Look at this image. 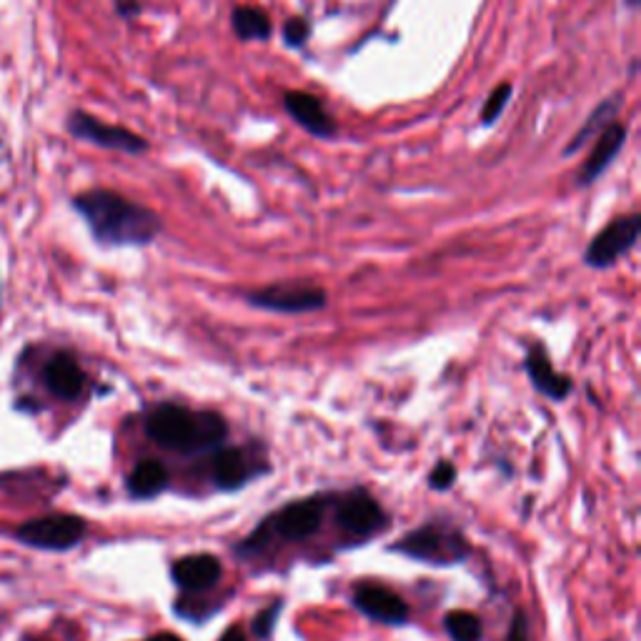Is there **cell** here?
Instances as JSON below:
<instances>
[{
  "mask_svg": "<svg viewBox=\"0 0 641 641\" xmlns=\"http://www.w3.org/2000/svg\"><path fill=\"white\" fill-rule=\"evenodd\" d=\"M73 209L83 216L101 246H148L164 231V221L156 211L108 188L78 193L73 198Z\"/></svg>",
  "mask_w": 641,
  "mask_h": 641,
  "instance_id": "6da1fadb",
  "label": "cell"
},
{
  "mask_svg": "<svg viewBox=\"0 0 641 641\" xmlns=\"http://www.w3.org/2000/svg\"><path fill=\"white\" fill-rule=\"evenodd\" d=\"M146 433L158 446L191 456L219 449L229 437V423L216 411H191L178 403H160L148 413Z\"/></svg>",
  "mask_w": 641,
  "mask_h": 641,
  "instance_id": "7a4b0ae2",
  "label": "cell"
},
{
  "mask_svg": "<svg viewBox=\"0 0 641 641\" xmlns=\"http://www.w3.org/2000/svg\"><path fill=\"white\" fill-rule=\"evenodd\" d=\"M389 551L431 564V567H454V564L469 559L471 546L461 529H449L444 524H427L409 532L403 539L393 542Z\"/></svg>",
  "mask_w": 641,
  "mask_h": 641,
  "instance_id": "3957f363",
  "label": "cell"
},
{
  "mask_svg": "<svg viewBox=\"0 0 641 641\" xmlns=\"http://www.w3.org/2000/svg\"><path fill=\"white\" fill-rule=\"evenodd\" d=\"M246 301L253 308L273 311V314H314L326 304V291L318 286L304 284V281H284L266 288H253L246 294Z\"/></svg>",
  "mask_w": 641,
  "mask_h": 641,
  "instance_id": "277c9868",
  "label": "cell"
},
{
  "mask_svg": "<svg viewBox=\"0 0 641 641\" xmlns=\"http://www.w3.org/2000/svg\"><path fill=\"white\" fill-rule=\"evenodd\" d=\"M639 235H641V216L639 213L621 216V219L611 221L605 231L593 235L587 253H584V263L597 271L617 266V263L629 256V251L637 246Z\"/></svg>",
  "mask_w": 641,
  "mask_h": 641,
  "instance_id": "5b68a950",
  "label": "cell"
},
{
  "mask_svg": "<svg viewBox=\"0 0 641 641\" xmlns=\"http://www.w3.org/2000/svg\"><path fill=\"white\" fill-rule=\"evenodd\" d=\"M83 536H86V522L73 514L41 516L33 518V522H25L21 529H18V539L23 544H31L35 549L49 551L73 549L75 544L83 542Z\"/></svg>",
  "mask_w": 641,
  "mask_h": 641,
  "instance_id": "8992f818",
  "label": "cell"
},
{
  "mask_svg": "<svg viewBox=\"0 0 641 641\" xmlns=\"http://www.w3.org/2000/svg\"><path fill=\"white\" fill-rule=\"evenodd\" d=\"M69 130H71V136H75L78 140H86V144L108 148V150H120V154H128V156H140L148 150V140L144 136H138L124 126L103 124V120L91 116V113L86 111L71 113Z\"/></svg>",
  "mask_w": 641,
  "mask_h": 641,
  "instance_id": "52a82bcc",
  "label": "cell"
},
{
  "mask_svg": "<svg viewBox=\"0 0 641 641\" xmlns=\"http://www.w3.org/2000/svg\"><path fill=\"white\" fill-rule=\"evenodd\" d=\"M354 607L386 627H403L409 624V605L399 593L391 589L379 587V584H356L354 589Z\"/></svg>",
  "mask_w": 641,
  "mask_h": 641,
  "instance_id": "ba28073f",
  "label": "cell"
},
{
  "mask_svg": "<svg viewBox=\"0 0 641 641\" xmlns=\"http://www.w3.org/2000/svg\"><path fill=\"white\" fill-rule=\"evenodd\" d=\"M336 518L341 529L354 536H371L389 522L383 506L364 488H356V492L341 498V504L336 508Z\"/></svg>",
  "mask_w": 641,
  "mask_h": 641,
  "instance_id": "9c48e42d",
  "label": "cell"
},
{
  "mask_svg": "<svg viewBox=\"0 0 641 641\" xmlns=\"http://www.w3.org/2000/svg\"><path fill=\"white\" fill-rule=\"evenodd\" d=\"M320 518H324V498L311 496L279 508V514L273 516L269 524H273V532H276L281 539L301 542L318 532Z\"/></svg>",
  "mask_w": 641,
  "mask_h": 641,
  "instance_id": "30bf717a",
  "label": "cell"
},
{
  "mask_svg": "<svg viewBox=\"0 0 641 641\" xmlns=\"http://www.w3.org/2000/svg\"><path fill=\"white\" fill-rule=\"evenodd\" d=\"M284 108L296 124L314 138H336L338 126L326 111L324 101L318 96H311L306 91H288L284 93Z\"/></svg>",
  "mask_w": 641,
  "mask_h": 641,
  "instance_id": "8fae6325",
  "label": "cell"
},
{
  "mask_svg": "<svg viewBox=\"0 0 641 641\" xmlns=\"http://www.w3.org/2000/svg\"><path fill=\"white\" fill-rule=\"evenodd\" d=\"M627 136H629V128L624 124L611 120V124L597 136V144H593L589 158L584 160L581 171L577 174V183L591 186L597 178H601V174H605L611 166V160H614L619 156V150L624 148Z\"/></svg>",
  "mask_w": 641,
  "mask_h": 641,
  "instance_id": "7c38bea8",
  "label": "cell"
},
{
  "mask_svg": "<svg viewBox=\"0 0 641 641\" xmlns=\"http://www.w3.org/2000/svg\"><path fill=\"white\" fill-rule=\"evenodd\" d=\"M524 369H526V374H529L534 389L539 391L542 396H546V399H551V401L569 399L574 383H571L569 376L554 371L551 358H549V354H546L544 346L536 344L529 348V351H526Z\"/></svg>",
  "mask_w": 641,
  "mask_h": 641,
  "instance_id": "4fadbf2b",
  "label": "cell"
},
{
  "mask_svg": "<svg viewBox=\"0 0 641 641\" xmlns=\"http://www.w3.org/2000/svg\"><path fill=\"white\" fill-rule=\"evenodd\" d=\"M171 579L178 589L188 593L209 591L221 579V564L211 554H191L178 559L171 569Z\"/></svg>",
  "mask_w": 641,
  "mask_h": 641,
  "instance_id": "5bb4252c",
  "label": "cell"
},
{
  "mask_svg": "<svg viewBox=\"0 0 641 641\" xmlns=\"http://www.w3.org/2000/svg\"><path fill=\"white\" fill-rule=\"evenodd\" d=\"M259 474V469L251 464L249 456L241 449H221L213 456V481L221 492H239L249 481Z\"/></svg>",
  "mask_w": 641,
  "mask_h": 641,
  "instance_id": "9a60e30c",
  "label": "cell"
},
{
  "mask_svg": "<svg viewBox=\"0 0 641 641\" xmlns=\"http://www.w3.org/2000/svg\"><path fill=\"white\" fill-rule=\"evenodd\" d=\"M45 386L59 396V399L73 401L83 393V386H86V376H83L81 366L73 361L71 356H55L53 361L45 366Z\"/></svg>",
  "mask_w": 641,
  "mask_h": 641,
  "instance_id": "2e32d148",
  "label": "cell"
},
{
  "mask_svg": "<svg viewBox=\"0 0 641 641\" xmlns=\"http://www.w3.org/2000/svg\"><path fill=\"white\" fill-rule=\"evenodd\" d=\"M168 484H171V474H168V469L156 459L140 461L128 476V492L134 498H154L158 494H164Z\"/></svg>",
  "mask_w": 641,
  "mask_h": 641,
  "instance_id": "e0dca14e",
  "label": "cell"
},
{
  "mask_svg": "<svg viewBox=\"0 0 641 641\" xmlns=\"http://www.w3.org/2000/svg\"><path fill=\"white\" fill-rule=\"evenodd\" d=\"M621 108V98L619 96H611L607 101H601L597 108L591 111V116L584 120V126L574 134V138L569 140V146L564 148V156H574L581 146H587L589 140L597 138L601 130H605L611 120H617V113Z\"/></svg>",
  "mask_w": 641,
  "mask_h": 641,
  "instance_id": "ac0fdd59",
  "label": "cell"
},
{
  "mask_svg": "<svg viewBox=\"0 0 641 641\" xmlns=\"http://www.w3.org/2000/svg\"><path fill=\"white\" fill-rule=\"evenodd\" d=\"M231 25H233V33L239 35L241 41H269L273 33L269 13L253 6L233 8Z\"/></svg>",
  "mask_w": 641,
  "mask_h": 641,
  "instance_id": "d6986e66",
  "label": "cell"
},
{
  "mask_svg": "<svg viewBox=\"0 0 641 641\" xmlns=\"http://www.w3.org/2000/svg\"><path fill=\"white\" fill-rule=\"evenodd\" d=\"M444 629L451 641H484V624L471 611H449L444 617Z\"/></svg>",
  "mask_w": 641,
  "mask_h": 641,
  "instance_id": "ffe728a7",
  "label": "cell"
},
{
  "mask_svg": "<svg viewBox=\"0 0 641 641\" xmlns=\"http://www.w3.org/2000/svg\"><path fill=\"white\" fill-rule=\"evenodd\" d=\"M512 93H514L512 83H498V86L492 91V96H488V101L484 103V111H481V124L494 126L496 118L502 116L504 108L508 106V101H512Z\"/></svg>",
  "mask_w": 641,
  "mask_h": 641,
  "instance_id": "44dd1931",
  "label": "cell"
},
{
  "mask_svg": "<svg viewBox=\"0 0 641 641\" xmlns=\"http://www.w3.org/2000/svg\"><path fill=\"white\" fill-rule=\"evenodd\" d=\"M281 609H284V601H276V605L263 609L261 614L253 619V634L259 639H269L273 634V629H276V621L281 617Z\"/></svg>",
  "mask_w": 641,
  "mask_h": 641,
  "instance_id": "7402d4cb",
  "label": "cell"
},
{
  "mask_svg": "<svg viewBox=\"0 0 641 641\" xmlns=\"http://www.w3.org/2000/svg\"><path fill=\"white\" fill-rule=\"evenodd\" d=\"M456 484V466L451 461H439L429 476V486L433 492H446Z\"/></svg>",
  "mask_w": 641,
  "mask_h": 641,
  "instance_id": "603a6c76",
  "label": "cell"
},
{
  "mask_svg": "<svg viewBox=\"0 0 641 641\" xmlns=\"http://www.w3.org/2000/svg\"><path fill=\"white\" fill-rule=\"evenodd\" d=\"M311 38V25L306 18H291V21L284 25V41L291 45V49H301L306 45Z\"/></svg>",
  "mask_w": 641,
  "mask_h": 641,
  "instance_id": "cb8c5ba5",
  "label": "cell"
},
{
  "mask_svg": "<svg viewBox=\"0 0 641 641\" xmlns=\"http://www.w3.org/2000/svg\"><path fill=\"white\" fill-rule=\"evenodd\" d=\"M508 641H529V621L522 609L516 611L512 619V629H508Z\"/></svg>",
  "mask_w": 641,
  "mask_h": 641,
  "instance_id": "d4e9b609",
  "label": "cell"
},
{
  "mask_svg": "<svg viewBox=\"0 0 641 641\" xmlns=\"http://www.w3.org/2000/svg\"><path fill=\"white\" fill-rule=\"evenodd\" d=\"M116 11L120 18H134L140 13V6L136 0H116Z\"/></svg>",
  "mask_w": 641,
  "mask_h": 641,
  "instance_id": "484cf974",
  "label": "cell"
},
{
  "mask_svg": "<svg viewBox=\"0 0 641 641\" xmlns=\"http://www.w3.org/2000/svg\"><path fill=\"white\" fill-rule=\"evenodd\" d=\"M219 641H246V631L241 627H229V631Z\"/></svg>",
  "mask_w": 641,
  "mask_h": 641,
  "instance_id": "4316f807",
  "label": "cell"
},
{
  "mask_svg": "<svg viewBox=\"0 0 641 641\" xmlns=\"http://www.w3.org/2000/svg\"><path fill=\"white\" fill-rule=\"evenodd\" d=\"M148 641H183V639H181V637H176V634H168V631H164V634L150 637Z\"/></svg>",
  "mask_w": 641,
  "mask_h": 641,
  "instance_id": "83f0119b",
  "label": "cell"
},
{
  "mask_svg": "<svg viewBox=\"0 0 641 641\" xmlns=\"http://www.w3.org/2000/svg\"><path fill=\"white\" fill-rule=\"evenodd\" d=\"M627 6H629V8H637V6H639V0H627Z\"/></svg>",
  "mask_w": 641,
  "mask_h": 641,
  "instance_id": "f1b7e54d",
  "label": "cell"
}]
</instances>
